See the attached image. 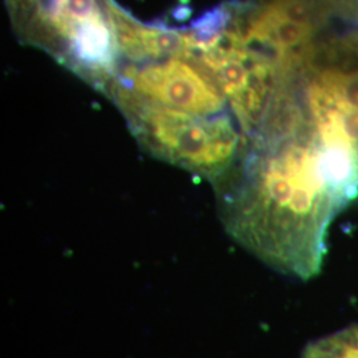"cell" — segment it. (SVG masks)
Listing matches in <instances>:
<instances>
[{
    "label": "cell",
    "mask_w": 358,
    "mask_h": 358,
    "mask_svg": "<svg viewBox=\"0 0 358 358\" xmlns=\"http://www.w3.org/2000/svg\"><path fill=\"white\" fill-rule=\"evenodd\" d=\"M115 19L124 63L152 62L186 52L185 29L142 24L117 4Z\"/></svg>",
    "instance_id": "7"
},
{
    "label": "cell",
    "mask_w": 358,
    "mask_h": 358,
    "mask_svg": "<svg viewBox=\"0 0 358 358\" xmlns=\"http://www.w3.org/2000/svg\"><path fill=\"white\" fill-rule=\"evenodd\" d=\"M230 23L244 41L292 81L310 55L340 27L316 0H248L229 4Z\"/></svg>",
    "instance_id": "5"
},
{
    "label": "cell",
    "mask_w": 358,
    "mask_h": 358,
    "mask_svg": "<svg viewBox=\"0 0 358 358\" xmlns=\"http://www.w3.org/2000/svg\"><path fill=\"white\" fill-rule=\"evenodd\" d=\"M294 88L319 140L358 166V24L325 38L294 77Z\"/></svg>",
    "instance_id": "4"
},
{
    "label": "cell",
    "mask_w": 358,
    "mask_h": 358,
    "mask_svg": "<svg viewBox=\"0 0 358 358\" xmlns=\"http://www.w3.org/2000/svg\"><path fill=\"white\" fill-rule=\"evenodd\" d=\"M105 97L127 121L142 150L217 187L239 166L250 137L230 113L202 115L148 103L118 87Z\"/></svg>",
    "instance_id": "3"
},
{
    "label": "cell",
    "mask_w": 358,
    "mask_h": 358,
    "mask_svg": "<svg viewBox=\"0 0 358 358\" xmlns=\"http://www.w3.org/2000/svg\"><path fill=\"white\" fill-rule=\"evenodd\" d=\"M214 192L234 242L271 268L308 280L320 272L333 219L358 195V166L319 140L292 87Z\"/></svg>",
    "instance_id": "1"
},
{
    "label": "cell",
    "mask_w": 358,
    "mask_h": 358,
    "mask_svg": "<svg viewBox=\"0 0 358 358\" xmlns=\"http://www.w3.org/2000/svg\"><path fill=\"white\" fill-rule=\"evenodd\" d=\"M303 358H358V325L312 341Z\"/></svg>",
    "instance_id": "8"
},
{
    "label": "cell",
    "mask_w": 358,
    "mask_h": 358,
    "mask_svg": "<svg viewBox=\"0 0 358 358\" xmlns=\"http://www.w3.org/2000/svg\"><path fill=\"white\" fill-rule=\"evenodd\" d=\"M112 87L125 90L143 101L180 112L231 115L227 100L214 78L203 65L189 55L143 63H124L109 88Z\"/></svg>",
    "instance_id": "6"
},
{
    "label": "cell",
    "mask_w": 358,
    "mask_h": 358,
    "mask_svg": "<svg viewBox=\"0 0 358 358\" xmlns=\"http://www.w3.org/2000/svg\"><path fill=\"white\" fill-rule=\"evenodd\" d=\"M22 43L106 93L122 66L113 0H7Z\"/></svg>",
    "instance_id": "2"
}]
</instances>
